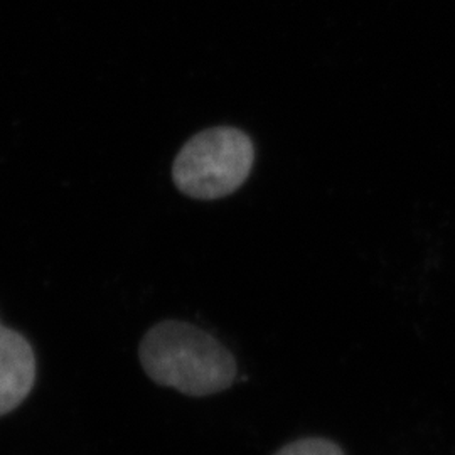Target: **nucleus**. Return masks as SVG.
Wrapping results in <instances>:
<instances>
[{
    "instance_id": "f257e3e1",
    "label": "nucleus",
    "mask_w": 455,
    "mask_h": 455,
    "mask_svg": "<svg viewBox=\"0 0 455 455\" xmlns=\"http://www.w3.org/2000/svg\"><path fill=\"white\" fill-rule=\"evenodd\" d=\"M139 359L156 385L195 398L229 390L238 376V363L225 344L182 321L150 327L139 346Z\"/></svg>"
},
{
    "instance_id": "f03ea898",
    "label": "nucleus",
    "mask_w": 455,
    "mask_h": 455,
    "mask_svg": "<svg viewBox=\"0 0 455 455\" xmlns=\"http://www.w3.org/2000/svg\"><path fill=\"white\" fill-rule=\"evenodd\" d=\"M255 163L251 139L235 127H212L191 137L172 164V180L182 195L214 201L236 193Z\"/></svg>"
},
{
    "instance_id": "7ed1b4c3",
    "label": "nucleus",
    "mask_w": 455,
    "mask_h": 455,
    "mask_svg": "<svg viewBox=\"0 0 455 455\" xmlns=\"http://www.w3.org/2000/svg\"><path fill=\"white\" fill-rule=\"evenodd\" d=\"M36 373L31 342L0 323V417L26 402L36 385Z\"/></svg>"
},
{
    "instance_id": "20e7f679",
    "label": "nucleus",
    "mask_w": 455,
    "mask_h": 455,
    "mask_svg": "<svg viewBox=\"0 0 455 455\" xmlns=\"http://www.w3.org/2000/svg\"><path fill=\"white\" fill-rule=\"evenodd\" d=\"M274 455H346L341 445L325 437H304L280 447Z\"/></svg>"
}]
</instances>
